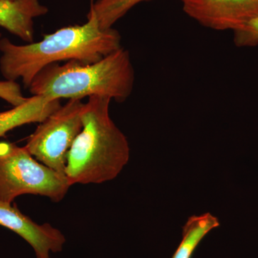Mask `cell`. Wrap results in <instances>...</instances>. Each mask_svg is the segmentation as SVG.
Masks as SVG:
<instances>
[{
	"label": "cell",
	"instance_id": "obj_1",
	"mask_svg": "<svg viewBox=\"0 0 258 258\" xmlns=\"http://www.w3.org/2000/svg\"><path fill=\"white\" fill-rule=\"evenodd\" d=\"M121 47V36L114 29L103 30L90 8L87 23L66 27L45 35L37 42L18 45L0 40V71L7 81L21 79L25 88L44 68L60 61L93 63Z\"/></svg>",
	"mask_w": 258,
	"mask_h": 258
},
{
	"label": "cell",
	"instance_id": "obj_2",
	"mask_svg": "<svg viewBox=\"0 0 258 258\" xmlns=\"http://www.w3.org/2000/svg\"><path fill=\"white\" fill-rule=\"evenodd\" d=\"M111 101L91 96L83 105V128L68 154L64 171L71 186L111 181L128 163V140L110 116Z\"/></svg>",
	"mask_w": 258,
	"mask_h": 258
},
{
	"label": "cell",
	"instance_id": "obj_3",
	"mask_svg": "<svg viewBox=\"0 0 258 258\" xmlns=\"http://www.w3.org/2000/svg\"><path fill=\"white\" fill-rule=\"evenodd\" d=\"M134 70L130 54L123 47L93 63L67 61L44 68L29 90L33 96L52 99H81L101 96L125 101L133 91Z\"/></svg>",
	"mask_w": 258,
	"mask_h": 258
},
{
	"label": "cell",
	"instance_id": "obj_4",
	"mask_svg": "<svg viewBox=\"0 0 258 258\" xmlns=\"http://www.w3.org/2000/svg\"><path fill=\"white\" fill-rule=\"evenodd\" d=\"M25 147L0 142V201L20 195L46 197L58 203L71 187L67 177L34 159Z\"/></svg>",
	"mask_w": 258,
	"mask_h": 258
},
{
	"label": "cell",
	"instance_id": "obj_5",
	"mask_svg": "<svg viewBox=\"0 0 258 258\" xmlns=\"http://www.w3.org/2000/svg\"><path fill=\"white\" fill-rule=\"evenodd\" d=\"M81 99H69L49 115L29 137L25 149L37 160L64 174L68 154L83 128Z\"/></svg>",
	"mask_w": 258,
	"mask_h": 258
},
{
	"label": "cell",
	"instance_id": "obj_6",
	"mask_svg": "<svg viewBox=\"0 0 258 258\" xmlns=\"http://www.w3.org/2000/svg\"><path fill=\"white\" fill-rule=\"evenodd\" d=\"M190 18L206 28L235 31L258 15V0H180Z\"/></svg>",
	"mask_w": 258,
	"mask_h": 258
},
{
	"label": "cell",
	"instance_id": "obj_7",
	"mask_svg": "<svg viewBox=\"0 0 258 258\" xmlns=\"http://www.w3.org/2000/svg\"><path fill=\"white\" fill-rule=\"evenodd\" d=\"M0 225L13 231L30 244L36 258H51V252H61L66 244V237L60 230L49 223L38 225L11 203L0 201Z\"/></svg>",
	"mask_w": 258,
	"mask_h": 258
},
{
	"label": "cell",
	"instance_id": "obj_8",
	"mask_svg": "<svg viewBox=\"0 0 258 258\" xmlns=\"http://www.w3.org/2000/svg\"><path fill=\"white\" fill-rule=\"evenodd\" d=\"M47 12L48 9L39 0H0V27L31 43L34 19Z\"/></svg>",
	"mask_w": 258,
	"mask_h": 258
},
{
	"label": "cell",
	"instance_id": "obj_9",
	"mask_svg": "<svg viewBox=\"0 0 258 258\" xmlns=\"http://www.w3.org/2000/svg\"><path fill=\"white\" fill-rule=\"evenodd\" d=\"M60 106V100L32 96L23 104L0 113V137L23 125L41 123Z\"/></svg>",
	"mask_w": 258,
	"mask_h": 258
},
{
	"label": "cell",
	"instance_id": "obj_10",
	"mask_svg": "<svg viewBox=\"0 0 258 258\" xmlns=\"http://www.w3.org/2000/svg\"><path fill=\"white\" fill-rule=\"evenodd\" d=\"M220 225L219 219L209 212L190 217L183 227L182 240L172 258H191L204 237Z\"/></svg>",
	"mask_w": 258,
	"mask_h": 258
},
{
	"label": "cell",
	"instance_id": "obj_11",
	"mask_svg": "<svg viewBox=\"0 0 258 258\" xmlns=\"http://www.w3.org/2000/svg\"><path fill=\"white\" fill-rule=\"evenodd\" d=\"M144 1L147 0H91L90 8L94 12L101 28L108 30L129 10Z\"/></svg>",
	"mask_w": 258,
	"mask_h": 258
},
{
	"label": "cell",
	"instance_id": "obj_12",
	"mask_svg": "<svg viewBox=\"0 0 258 258\" xmlns=\"http://www.w3.org/2000/svg\"><path fill=\"white\" fill-rule=\"evenodd\" d=\"M233 32V40L236 46L254 47L257 45L258 15Z\"/></svg>",
	"mask_w": 258,
	"mask_h": 258
},
{
	"label": "cell",
	"instance_id": "obj_13",
	"mask_svg": "<svg viewBox=\"0 0 258 258\" xmlns=\"http://www.w3.org/2000/svg\"><path fill=\"white\" fill-rule=\"evenodd\" d=\"M0 37H1V34H0Z\"/></svg>",
	"mask_w": 258,
	"mask_h": 258
}]
</instances>
